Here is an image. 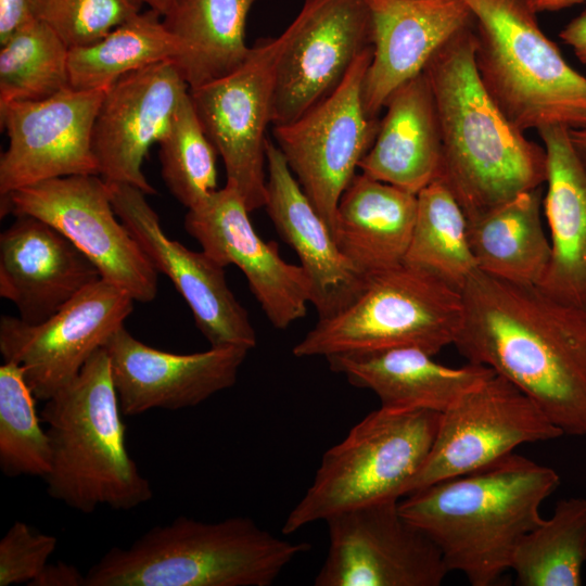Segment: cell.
<instances>
[{"label": "cell", "mask_w": 586, "mask_h": 586, "mask_svg": "<svg viewBox=\"0 0 586 586\" xmlns=\"http://www.w3.org/2000/svg\"><path fill=\"white\" fill-rule=\"evenodd\" d=\"M442 157L436 179L468 220L518 194L544 187V145L526 138L484 87L474 62V25L448 40L428 63Z\"/></svg>", "instance_id": "cell-2"}, {"label": "cell", "mask_w": 586, "mask_h": 586, "mask_svg": "<svg viewBox=\"0 0 586 586\" xmlns=\"http://www.w3.org/2000/svg\"><path fill=\"white\" fill-rule=\"evenodd\" d=\"M462 321L461 290L404 262L369 277L353 304L330 318L318 319L292 353L298 358H327L416 347L435 356L455 344Z\"/></svg>", "instance_id": "cell-8"}, {"label": "cell", "mask_w": 586, "mask_h": 586, "mask_svg": "<svg viewBox=\"0 0 586 586\" xmlns=\"http://www.w3.org/2000/svg\"><path fill=\"white\" fill-rule=\"evenodd\" d=\"M138 5L142 7V4H146L150 9H153L162 14V16L168 11L170 8L173 0H132Z\"/></svg>", "instance_id": "cell-43"}, {"label": "cell", "mask_w": 586, "mask_h": 586, "mask_svg": "<svg viewBox=\"0 0 586 586\" xmlns=\"http://www.w3.org/2000/svg\"><path fill=\"white\" fill-rule=\"evenodd\" d=\"M107 184L116 215L156 271L166 275L181 294L211 347L254 348L255 329L247 310L229 289L225 268L203 250L191 251L170 240L140 189L122 182Z\"/></svg>", "instance_id": "cell-17"}, {"label": "cell", "mask_w": 586, "mask_h": 586, "mask_svg": "<svg viewBox=\"0 0 586 586\" xmlns=\"http://www.w3.org/2000/svg\"><path fill=\"white\" fill-rule=\"evenodd\" d=\"M547 156L543 208L550 259L537 285L551 297L586 309V169L564 127L537 130Z\"/></svg>", "instance_id": "cell-24"}, {"label": "cell", "mask_w": 586, "mask_h": 586, "mask_svg": "<svg viewBox=\"0 0 586 586\" xmlns=\"http://www.w3.org/2000/svg\"><path fill=\"white\" fill-rule=\"evenodd\" d=\"M267 195L265 208L281 239L296 253L311 283L318 319L330 318L353 304L369 277L341 252L280 149L266 142Z\"/></svg>", "instance_id": "cell-23"}, {"label": "cell", "mask_w": 586, "mask_h": 586, "mask_svg": "<svg viewBox=\"0 0 586 586\" xmlns=\"http://www.w3.org/2000/svg\"><path fill=\"white\" fill-rule=\"evenodd\" d=\"M372 58L362 82V104L378 118L390 95L424 72L433 55L474 20L463 0H367Z\"/></svg>", "instance_id": "cell-21"}, {"label": "cell", "mask_w": 586, "mask_h": 586, "mask_svg": "<svg viewBox=\"0 0 586 586\" xmlns=\"http://www.w3.org/2000/svg\"><path fill=\"white\" fill-rule=\"evenodd\" d=\"M256 1H171L163 22L176 41L174 63L189 89L230 74L246 60L245 25Z\"/></svg>", "instance_id": "cell-28"}, {"label": "cell", "mask_w": 586, "mask_h": 586, "mask_svg": "<svg viewBox=\"0 0 586 586\" xmlns=\"http://www.w3.org/2000/svg\"><path fill=\"white\" fill-rule=\"evenodd\" d=\"M570 138L579 161L586 169V127L570 130Z\"/></svg>", "instance_id": "cell-42"}, {"label": "cell", "mask_w": 586, "mask_h": 586, "mask_svg": "<svg viewBox=\"0 0 586 586\" xmlns=\"http://www.w3.org/2000/svg\"><path fill=\"white\" fill-rule=\"evenodd\" d=\"M286 40V29L260 38L237 69L189 89L202 128L222 157L227 181L250 212L266 203V130L272 124L277 66Z\"/></svg>", "instance_id": "cell-10"}, {"label": "cell", "mask_w": 586, "mask_h": 586, "mask_svg": "<svg viewBox=\"0 0 586 586\" xmlns=\"http://www.w3.org/2000/svg\"><path fill=\"white\" fill-rule=\"evenodd\" d=\"M441 412L380 407L322 456L314 481L285 519L282 533L341 512L406 496L432 448Z\"/></svg>", "instance_id": "cell-7"}, {"label": "cell", "mask_w": 586, "mask_h": 586, "mask_svg": "<svg viewBox=\"0 0 586 586\" xmlns=\"http://www.w3.org/2000/svg\"><path fill=\"white\" fill-rule=\"evenodd\" d=\"M543 189L522 192L468 220V240L480 271L518 284H539L550 259L542 221Z\"/></svg>", "instance_id": "cell-29"}, {"label": "cell", "mask_w": 586, "mask_h": 586, "mask_svg": "<svg viewBox=\"0 0 586 586\" xmlns=\"http://www.w3.org/2000/svg\"><path fill=\"white\" fill-rule=\"evenodd\" d=\"M103 348L122 412L128 417L200 405L235 383L250 352L226 346L193 354L168 353L140 342L125 326Z\"/></svg>", "instance_id": "cell-20"}, {"label": "cell", "mask_w": 586, "mask_h": 586, "mask_svg": "<svg viewBox=\"0 0 586 586\" xmlns=\"http://www.w3.org/2000/svg\"><path fill=\"white\" fill-rule=\"evenodd\" d=\"M562 435L527 395L494 372L441 412L432 448L406 496L485 467L520 445Z\"/></svg>", "instance_id": "cell-12"}, {"label": "cell", "mask_w": 586, "mask_h": 586, "mask_svg": "<svg viewBox=\"0 0 586 586\" xmlns=\"http://www.w3.org/2000/svg\"><path fill=\"white\" fill-rule=\"evenodd\" d=\"M585 563L586 497H571L524 536L511 570L520 586H579Z\"/></svg>", "instance_id": "cell-31"}, {"label": "cell", "mask_w": 586, "mask_h": 586, "mask_svg": "<svg viewBox=\"0 0 586 586\" xmlns=\"http://www.w3.org/2000/svg\"><path fill=\"white\" fill-rule=\"evenodd\" d=\"M559 485L556 470L511 453L417 489L398 508L435 543L449 572L492 586L511 570L517 547L542 523V504Z\"/></svg>", "instance_id": "cell-3"}, {"label": "cell", "mask_w": 586, "mask_h": 586, "mask_svg": "<svg viewBox=\"0 0 586 586\" xmlns=\"http://www.w3.org/2000/svg\"><path fill=\"white\" fill-rule=\"evenodd\" d=\"M86 574L69 563H48L29 586H85Z\"/></svg>", "instance_id": "cell-39"}, {"label": "cell", "mask_w": 586, "mask_h": 586, "mask_svg": "<svg viewBox=\"0 0 586 586\" xmlns=\"http://www.w3.org/2000/svg\"><path fill=\"white\" fill-rule=\"evenodd\" d=\"M141 11L132 0H34V17L68 49L91 44Z\"/></svg>", "instance_id": "cell-36"}, {"label": "cell", "mask_w": 586, "mask_h": 586, "mask_svg": "<svg viewBox=\"0 0 586 586\" xmlns=\"http://www.w3.org/2000/svg\"><path fill=\"white\" fill-rule=\"evenodd\" d=\"M158 144L162 178L187 209L217 190L218 152L204 132L189 93Z\"/></svg>", "instance_id": "cell-35"}, {"label": "cell", "mask_w": 586, "mask_h": 586, "mask_svg": "<svg viewBox=\"0 0 586 586\" xmlns=\"http://www.w3.org/2000/svg\"><path fill=\"white\" fill-rule=\"evenodd\" d=\"M107 354L98 349L66 386L46 400L50 497L82 513L106 506L131 510L153 497L126 445V424Z\"/></svg>", "instance_id": "cell-4"}, {"label": "cell", "mask_w": 586, "mask_h": 586, "mask_svg": "<svg viewBox=\"0 0 586 586\" xmlns=\"http://www.w3.org/2000/svg\"><path fill=\"white\" fill-rule=\"evenodd\" d=\"M308 549L246 517H179L126 548L112 547L87 571L85 586H269Z\"/></svg>", "instance_id": "cell-5"}, {"label": "cell", "mask_w": 586, "mask_h": 586, "mask_svg": "<svg viewBox=\"0 0 586 586\" xmlns=\"http://www.w3.org/2000/svg\"><path fill=\"white\" fill-rule=\"evenodd\" d=\"M330 369L357 387L372 391L382 408L443 412L494 371L468 362L448 367L416 347L340 354L326 358Z\"/></svg>", "instance_id": "cell-25"}, {"label": "cell", "mask_w": 586, "mask_h": 586, "mask_svg": "<svg viewBox=\"0 0 586 586\" xmlns=\"http://www.w3.org/2000/svg\"><path fill=\"white\" fill-rule=\"evenodd\" d=\"M34 0H0V44L34 17Z\"/></svg>", "instance_id": "cell-38"}, {"label": "cell", "mask_w": 586, "mask_h": 586, "mask_svg": "<svg viewBox=\"0 0 586 586\" xmlns=\"http://www.w3.org/2000/svg\"><path fill=\"white\" fill-rule=\"evenodd\" d=\"M56 546L55 536L14 522L0 540V586L29 585L49 563Z\"/></svg>", "instance_id": "cell-37"}, {"label": "cell", "mask_w": 586, "mask_h": 586, "mask_svg": "<svg viewBox=\"0 0 586 586\" xmlns=\"http://www.w3.org/2000/svg\"><path fill=\"white\" fill-rule=\"evenodd\" d=\"M371 58L372 47L355 60L329 95L297 119L272 129L289 168L331 233L339 200L379 127L362 104Z\"/></svg>", "instance_id": "cell-11"}, {"label": "cell", "mask_w": 586, "mask_h": 586, "mask_svg": "<svg viewBox=\"0 0 586 586\" xmlns=\"http://www.w3.org/2000/svg\"><path fill=\"white\" fill-rule=\"evenodd\" d=\"M68 53L62 39L36 17L17 28L1 43L0 110L71 88Z\"/></svg>", "instance_id": "cell-33"}, {"label": "cell", "mask_w": 586, "mask_h": 586, "mask_svg": "<svg viewBox=\"0 0 586 586\" xmlns=\"http://www.w3.org/2000/svg\"><path fill=\"white\" fill-rule=\"evenodd\" d=\"M384 109L375 138L358 168L417 194L437 178L442 157L437 113L425 73L397 88Z\"/></svg>", "instance_id": "cell-26"}, {"label": "cell", "mask_w": 586, "mask_h": 586, "mask_svg": "<svg viewBox=\"0 0 586 586\" xmlns=\"http://www.w3.org/2000/svg\"><path fill=\"white\" fill-rule=\"evenodd\" d=\"M455 347L527 395L563 433L586 435V309L476 270Z\"/></svg>", "instance_id": "cell-1"}, {"label": "cell", "mask_w": 586, "mask_h": 586, "mask_svg": "<svg viewBox=\"0 0 586 586\" xmlns=\"http://www.w3.org/2000/svg\"><path fill=\"white\" fill-rule=\"evenodd\" d=\"M135 300L100 279L47 320L30 324L2 316L0 352L21 366L36 399L48 400L69 384L86 362L124 326Z\"/></svg>", "instance_id": "cell-14"}, {"label": "cell", "mask_w": 586, "mask_h": 586, "mask_svg": "<svg viewBox=\"0 0 586 586\" xmlns=\"http://www.w3.org/2000/svg\"><path fill=\"white\" fill-rule=\"evenodd\" d=\"M405 263L461 290L477 266L468 240V219L440 179L417 193V213Z\"/></svg>", "instance_id": "cell-32"}, {"label": "cell", "mask_w": 586, "mask_h": 586, "mask_svg": "<svg viewBox=\"0 0 586 586\" xmlns=\"http://www.w3.org/2000/svg\"><path fill=\"white\" fill-rule=\"evenodd\" d=\"M250 211L237 187L226 182L188 209L184 229L224 268L237 266L265 316L278 330L305 317L311 283L303 267L285 262L277 242L255 231Z\"/></svg>", "instance_id": "cell-18"}, {"label": "cell", "mask_w": 586, "mask_h": 586, "mask_svg": "<svg viewBox=\"0 0 586 586\" xmlns=\"http://www.w3.org/2000/svg\"><path fill=\"white\" fill-rule=\"evenodd\" d=\"M416 213L417 194L356 174L339 200L332 235L347 259L371 277L404 263Z\"/></svg>", "instance_id": "cell-27"}, {"label": "cell", "mask_w": 586, "mask_h": 586, "mask_svg": "<svg viewBox=\"0 0 586 586\" xmlns=\"http://www.w3.org/2000/svg\"><path fill=\"white\" fill-rule=\"evenodd\" d=\"M100 279L95 265L40 218L17 215L0 234V296L27 323L47 320Z\"/></svg>", "instance_id": "cell-22"}, {"label": "cell", "mask_w": 586, "mask_h": 586, "mask_svg": "<svg viewBox=\"0 0 586 586\" xmlns=\"http://www.w3.org/2000/svg\"><path fill=\"white\" fill-rule=\"evenodd\" d=\"M586 0H530L536 13L559 11Z\"/></svg>", "instance_id": "cell-41"}, {"label": "cell", "mask_w": 586, "mask_h": 586, "mask_svg": "<svg viewBox=\"0 0 586 586\" xmlns=\"http://www.w3.org/2000/svg\"><path fill=\"white\" fill-rule=\"evenodd\" d=\"M107 88H67L0 110V126L9 138L0 156L1 196L48 179L99 175L92 128Z\"/></svg>", "instance_id": "cell-16"}, {"label": "cell", "mask_w": 586, "mask_h": 586, "mask_svg": "<svg viewBox=\"0 0 586 586\" xmlns=\"http://www.w3.org/2000/svg\"><path fill=\"white\" fill-rule=\"evenodd\" d=\"M177 44L161 13L138 12L102 39L69 49L71 88H107L122 76L166 60H175Z\"/></svg>", "instance_id": "cell-30"}, {"label": "cell", "mask_w": 586, "mask_h": 586, "mask_svg": "<svg viewBox=\"0 0 586 586\" xmlns=\"http://www.w3.org/2000/svg\"><path fill=\"white\" fill-rule=\"evenodd\" d=\"M277 66L272 125L291 123L329 95L372 47L367 0H304L285 28Z\"/></svg>", "instance_id": "cell-15"}, {"label": "cell", "mask_w": 586, "mask_h": 586, "mask_svg": "<svg viewBox=\"0 0 586 586\" xmlns=\"http://www.w3.org/2000/svg\"><path fill=\"white\" fill-rule=\"evenodd\" d=\"M474 62L502 113L522 131L586 127V77L542 30L530 0H463Z\"/></svg>", "instance_id": "cell-6"}, {"label": "cell", "mask_w": 586, "mask_h": 586, "mask_svg": "<svg viewBox=\"0 0 586 586\" xmlns=\"http://www.w3.org/2000/svg\"><path fill=\"white\" fill-rule=\"evenodd\" d=\"M316 586H438L449 572L435 543L385 500L335 514Z\"/></svg>", "instance_id": "cell-13"}, {"label": "cell", "mask_w": 586, "mask_h": 586, "mask_svg": "<svg viewBox=\"0 0 586 586\" xmlns=\"http://www.w3.org/2000/svg\"><path fill=\"white\" fill-rule=\"evenodd\" d=\"M35 399L21 366L0 367V469L9 477L42 479L51 468V443L36 412Z\"/></svg>", "instance_id": "cell-34"}, {"label": "cell", "mask_w": 586, "mask_h": 586, "mask_svg": "<svg viewBox=\"0 0 586 586\" xmlns=\"http://www.w3.org/2000/svg\"><path fill=\"white\" fill-rule=\"evenodd\" d=\"M189 93L173 60L130 72L104 94L92 128V150L99 175L155 194L142 171L143 160L158 143Z\"/></svg>", "instance_id": "cell-19"}, {"label": "cell", "mask_w": 586, "mask_h": 586, "mask_svg": "<svg viewBox=\"0 0 586 586\" xmlns=\"http://www.w3.org/2000/svg\"><path fill=\"white\" fill-rule=\"evenodd\" d=\"M1 216L26 214L63 233L98 268L101 278L150 303L157 271L116 215L107 182L99 175L48 179L1 196Z\"/></svg>", "instance_id": "cell-9"}, {"label": "cell", "mask_w": 586, "mask_h": 586, "mask_svg": "<svg viewBox=\"0 0 586 586\" xmlns=\"http://www.w3.org/2000/svg\"><path fill=\"white\" fill-rule=\"evenodd\" d=\"M559 37L586 66V10L568 23Z\"/></svg>", "instance_id": "cell-40"}]
</instances>
